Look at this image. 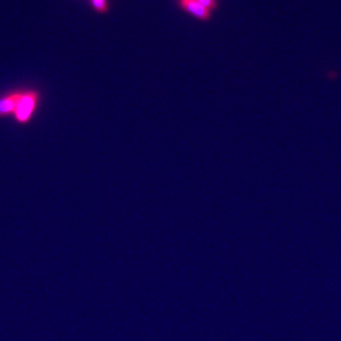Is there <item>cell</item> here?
Masks as SVG:
<instances>
[{
  "label": "cell",
  "mask_w": 341,
  "mask_h": 341,
  "mask_svg": "<svg viewBox=\"0 0 341 341\" xmlns=\"http://www.w3.org/2000/svg\"><path fill=\"white\" fill-rule=\"evenodd\" d=\"M40 101L41 93L39 90L34 89V88L24 89L22 96L20 98V101L14 114V121L19 124H22V126L28 124L32 120L34 116L37 112Z\"/></svg>",
  "instance_id": "cell-1"
},
{
  "label": "cell",
  "mask_w": 341,
  "mask_h": 341,
  "mask_svg": "<svg viewBox=\"0 0 341 341\" xmlns=\"http://www.w3.org/2000/svg\"><path fill=\"white\" fill-rule=\"evenodd\" d=\"M24 89H14L0 96V118L14 116Z\"/></svg>",
  "instance_id": "cell-2"
},
{
  "label": "cell",
  "mask_w": 341,
  "mask_h": 341,
  "mask_svg": "<svg viewBox=\"0 0 341 341\" xmlns=\"http://www.w3.org/2000/svg\"><path fill=\"white\" fill-rule=\"evenodd\" d=\"M178 4L180 8L185 10L186 12L194 16V17L202 20V22H208L212 17L210 10L204 7L198 0H178Z\"/></svg>",
  "instance_id": "cell-3"
},
{
  "label": "cell",
  "mask_w": 341,
  "mask_h": 341,
  "mask_svg": "<svg viewBox=\"0 0 341 341\" xmlns=\"http://www.w3.org/2000/svg\"><path fill=\"white\" fill-rule=\"evenodd\" d=\"M92 7L94 8L96 12L106 14L108 10V4L106 0H90Z\"/></svg>",
  "instance_id": "cell-4"
},
{
  "label": "cell",
  "mask_w": 341,
  "mask_h": 341,
  "mask_svg": "<svg viewBox=\"0 0 341 341\" xmlns=\"http://www.w3.org/2000/svg\"><path fill=\"white\" fill-rule=\"evenodd\" d=\"M198 2L203 4V6L208 8V10H210V12H213V10L216 9L217 6H218V4H217V0H198Z\"/></svg>",
  "instance_id": "cell-5"
}]
</instances>
